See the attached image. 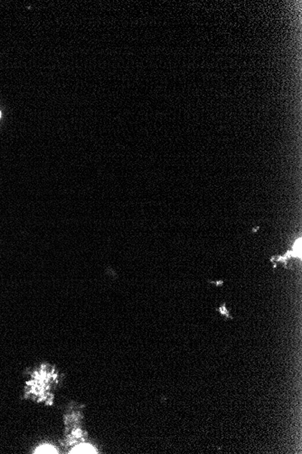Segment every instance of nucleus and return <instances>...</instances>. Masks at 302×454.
<instances>
[{
  "instance_id": "1",
  "label": "nucleus",
  "mask_w": 302,
  "mask_h": 454,
  "mask_svg": "<svg viewBox=\"0 0 302 454\" xmlns=\"http://www.w3.org/2000/svg\"><path fill=\"white\" fill-rule=\"evenodd\" d=\"M96 449L90 444H82L71 450V453H96Z\"/></svg>"
},
{
  "instance_id": "2",
  "label": "nucleus",
  "mask_w": 302,
  "mask_h": 454,
  "mask_svg": "<svg viewBox=\"0 0 302 454\" xmlns=\"http://www.w3.org/2000/svg\"><path fill=\"white\" fill-rule=\"evenodd\" d=\"M35 453L54 454L57 453V450L52 445L45 444V445H42L39 448H37V450H35Z\"/></svg>"
}]
</instances>
